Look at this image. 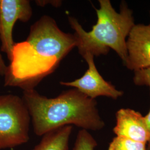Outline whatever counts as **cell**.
Instances as JSON below:
<instances>
[{"label":"cell","mask_w":150,"mask_h":150,"mask_svg":"<svg viewBox=\"0 0 150 150\" xmlns=\"http://www.w3.org/2000/svg\"><path fill=\"white\" fill-rule=\"evenodd\" d=\"M76 45L73 34L62 31L51 17L42 16L30 27L26 40L15 43L4 75L5 86L23 91L35 89L57 69Z\"/></svg>","instance_id":"obj_1"},{"label":"cell","mask_w":150,"mask_h":150,"mask_svg":"<svg viewBox=\"0 0 150 150\" xmlns=\"http://www.w3.org/2000/svg\"><path fill=\"white\" fill-rule=\"evenodd\" d=\"M35 134L38 136L54 129L74 125L85 130L99 131L105 123L96 100L76 88L63 91L55 98L40 95L35 89L23 91Z\"/></svg>","instance_id":"obj_2"},{"label":"cell","mask_w":150,"mask_h":150,"mask_svg":"<svg viewBox=\"0 0 150 150\" xmlns=\"http://www.w3.org/2000/svg\"><path fill=\"white\" fill-rule=\"evenodd\" d=\"M100 8H95L96 23L90 31H86L79 21L72 16L68 20L76 40V47L83 57L86 54L93 56L106 55L110 49L115 51L125 66L127 61L126 41L134 26L133 12L122 1L118 12L110 0H99Z\"/></svg>","instance_id":"obj_3"},{"label":"cell","mask_w":150,"mask_h":150,"mask_svg":"<svg viewBox=\"0 0 150 150\" xmlns=\"http://www.w3.org/2000/svg\"><path fill=\"white\" fill-rule=\"evenodd\" d=\"M31 116L22 97L0 96V150L14 148L30 139Z\"/></svg>","instance_id":"obj_4"},{"label":"cell","mask_w":150,"mask_h":150,"mask_svg":"<svg viewBox=\"0 0 150 150\" xmlns=\"http://www.w3.org/2000/svg\"><path fill=\"white\" fill-rule=\"evenodd\" d=\"M32 16L28 0H0V50L10 61L15 43L12 36L15 24L17 21H28Z\"/></svg>","instance_id":"obj_5"},{"label":"cell","mask_w":150,"mask_h":150,"mask_svg":"<svg viewBox=\"0 0 150 150\" xmlns=\"http://www.w3.org/2000/svg\"><path fill=\"white\" fill-rule=\"evenodd\" d=\"M83 58L88 64V69L84 75L73 81H61L60 85L74 87L94 100L100 96L117 100L123 95V91L116 89L115 86L105 80L100 75L95 64L94 56L91 54H86Z\"/></svg>","instance_id":"obj_6"},{"label":"cell","mask_w":150,"mask_h":150,"mask_svg":"<svg viewBox=\"0 0 150 150\" xmlns=\"http://www.w3.org/2000/svg\"><path fill=\"white\" fill-rule=\"evenodd\" d=\"M127 61L126 67L137 71L150 67V27L134 25L126 41Z\"/></svg>","instance_id":"obj_7"},{"label":"cell","mask_w":150,"mask_h":150,"mask_svg":"<svg viewBox=\"0 0 150 150\" xmlns=\"http://www.w3.org/2000/svg\"><path fill=\"white\" fill-rule=\"evenodd\" d=\"M116 124L113 129L116 136H121L147 144L149 134L144 116L131 108H121L116 113Z\"/></svg>","instance_id":"obj_8"},{"label":"cell","mask_w":150,"mask_h":150,"mask_svg":"<svg viewBox=\"0 0 150 150\" xmlns=\"http://www.w3.org/2000/svg\"><path fill=\"white\" fill-rule=\"evenodd\" d=\"M72 129V126L69 125L49 131L31 150H69Z\"/></svg>","instance_id":"obj_9"},{"label":"cell","mask_w":150,"mask_h":150,"mask_svg":"<svg viewBox=\"0 0 150 150\" xmlns=\"http://www.w3.org/2000/svg\"><path fill=\"white\" fill-rule=\"evenodd\" d=\"M147 144L121 136H116L110 144L108 150H147Z\"/></svg>","instance_id":"obj_10"},{"label":"cell","mask_w":150,"mask_h":150,"mask_svg":"<svg viewBox=\"0 0 150 150\" xmlns=\"http://www.w3.org/2000/svg\"><path fill=\"white\" fill-rule=\"evenodd\" d=\"M97 146L96 140L85 129H81L77 134L72 150H95Z\"/></svg>","instance_id":"obj_11"},{"label":"cell","mask_w":150,"mask_h":150,"mask_svg":"<svg viewBox=\"0 0 150 150\" xmlns=\"http://www.w3.org/2000/svg\"><path fill=\"white\" fill-rule=\"evenodd\" d=\"M133 81L137 86H146L150 89V67L134 71Z\"/></svg>","instance_id":"obj_12"},{"label":"cell","mask_w":150,"mask_h":150,"mask_svg":"<svg viewBox=\"0 0 150 150\" xmlns=\"http://www.w3.org/2000/svg\"><path fill=\"white\" fill-rule=\"evenodd\" d=\"M35 3L37 5L40 7H45L47 5H51L54 7H60L62 1L59 0H38L35 1Z\"/></svg>","instance_id":"obj_13"},{"label":"cell","mask_w":150,"mask_h":150,"mask_svg":"<svg viewBox=\"0 0 150 150\" xmlns=\"http://www.w3.org/2000/svg\"><path fill=\"white\" fill-rule=\"evenodd\" d=\"M144 118H145V123L146 125L147 129L149 134V139L147 144V150H150V110L149 113L147 114V115L144 116Z\"/></svg>","instance_id":"obj_14"},{"label":"cell","mask_w":150,"mask_h":150,"mask_svg":"<svg viewBox=\"0 0 150 150\" xmlns=\"http://www.w3.org/2000/svg\"><path fill=\"white\" fill-rule=\"evenodd\" d=\"M7 67V66H6L4 59L2 57V56L0 52V76H4V75H5Z\"/></svg>","instance_id":"obj_15"},{"label":"cell","mask_w":150,"mask_h":150,"mask_svg":"<svg viewBox=\"0 0 150 150\" xmlns=\"http://www.w3.org/2000/svg\"><path fill=\"white\" fill-rule=\"evenodd\" d=\"M149 25V26H150V25Z\"/></svg>","instance_id":"obj_16"}]
</instances>
